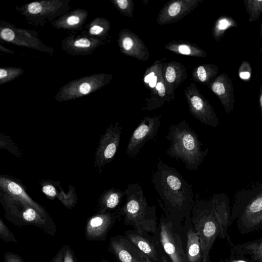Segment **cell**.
I'll return each mask as SVG.
<instances>
[{"instance_id": "29", "label": "cell", "mask_w": 262, "mask_h": 262, "mask_svg": "<svg viewBox=\"0 0 262 262\" xmlns=\"http://www.w3.org/2000/svg\"><path fill=\"white\" fill-rule=\"evenodd\" d=\"M64 247L63 246L52 259L51 262H63Z\"/></svg>"}, {"instance_id": "42", "label": "cell", "mask_w": 262, "mask_h": 262, "mask_svg": "<svg viewBox=\"0 0 262 262\" xmlns=\"http://www.w3.org/2000/svg\"><path fill=\"white\" fill-rule=\"evenodd\" d=\"M7 75V71L4 69L0 70V79H2L5 77Z\"/></svg>"}, {"instance_id": "26", "label": "cell", "mask_w": 262, "mask_h": 262, "mask_svg": "<svg viewBox=\"0 0 262 262\" xmlns=\"http://www.w3.org/2000/svg\"><path fill=\"white\" fill-rule=\"evenodd\" d=\"M180 9V4L178 2L174 3L170 6L168 9V13L171 16H174L179 13Z\"/></svg>"}, {"instance_id": "30", "label": "cell", "mask_w": 262, "mask_h": 262, "mask_svg": "<svg viewBox=\"0 0 262 262\" xmlns=\"http://www.w3.org/2000/svg\"><path fill=\"white\" fill-rule=\"evenodd\" d=\"M197 74L199 79L203 82L206 79L207 74L203 66H200L197 70Z\"/></svg>"}, {"instance_id": "8", "label": "cell", "mask_w": 262, "mask_h": 262, "mask_svg": "<svg viewBox=\"0 0 262 262\" xmlns=\"http://www.w3.org/2000/svg\"><path fill=\"white\" fill-rule=\"evenodd\" d=\"M122 126L119 124H111L100 136L98 146L95 156L94 167L99 173L102 167L112 161L120 144Z\"/></svg>"}, {"instance_id": "2", "label": "cell", "mask_w": 262, "mask_h": 262, "mask_svg": "<svg viewBox=\"0 0 262 262\" xmlns=\"http://www.w3.org/2000/svg\"><path fill=\"white\" fill-rule=\"evenodd\" d=\"M165 138L170 143L167 154L182 161L188 170H196L208 154V148H202L198 135L185 121L169 126Z\"/></svg>"}, {"instance_id": "46", "label": "cell", "mask_w": 262, "mask_h": 262, "mask_svg": "<svg viewBox=\"0 0 262 262\" xmlns=\"http://www.w3.org/2000/svg\"><path fill=\"white\" fill-rule=\"evenodd\" d=\"M101 262H110L108 260H106L105 259H102L101 260Z\"/></svg>"}, {"instance_id": "41", "label": "cell", "mask_w": 262, "mask_h": 262, "mask_svg": "<svg viewBox=\"0 0 262 262\" xmlns=\"http://www.w3.org/2000/svg\"><path fill=\"white\" fill-rule=\"evenodd\" d=\"M155 76V73L154 72L150 73L149 74L147 75L144 79V81L146 83H149L150 80L152 79V78Z\"/></svg>"}, {"instance_id": "4", "label": "cell", "mask_w": 262, "mask_h": 262, "mask_svg": "<svg viewBox=\"0 0 262 262\" xmlns=\"http://www.w3.org/2000/svg\"><path fill=\"white\" fill-rule=\"evenodd\" d=\"M190 220L200 238L203 262H209V254L215 239L218 236H226L211 198L205 200L196 195Z\"/></svg>"}, {"instance_id": "23", "label": "cell", "mask_w": 262, "mask_h": 262, "mask_svg": "<svg viewBox=\"0 0 262 262\" xmlns=\"http://www.w3.org/2000/svg\"><path fill=\"white\" fill-rule=\"evenodd\" d=\"M1 37L5 40L10 41L14 38L15 34L10 29L5 28L1 31Z\"/></svg>"}, {"instance_id": "15", "label": "cell", "mask_w": 262, "mask_h": 262, "mask_svg": "<svg viewBox=\"0 0 262 262\" xmlns=\"http://www.w3.org/2000/svg\"><path fill=\"white\" fill-rule=\"evenodd\" d=\"M126 194L125 189L122 190L111 188L105 190L99 199L97 213H103L116 209L120 204Z\"/></svg>"}, {"instance_id": "9", "label": "cell", "mask_w": 262, "mask_h": 262, "mask_svg": "<svg viewBox=\"0 0 262 262\" xmlns=\"http://www.w3.org/2000/svg\"><path fill=\"white\" fill-rule=\"evenodd\" d=\"M160 124L158 118H145L141 121L128 140L126 153L130 158H135L145 143L156 136Z\"/></svg>"}, {"instance_id": "37", "label": "cell", "mask_w": 262, "mask_h": 262, "mask_svg": "<svg viewBox=\"0 0 262 262\" xmlns=\"http://www.w3.org/2000/svg\"><path fill=\"white\" fill-rule=\"evenodd\" d=\"M179 51L183 54L188 55L190 53V48L186 45H181L179 48Z\"/></svg>"}, {"instance_id": "28", "label": "cell", "mask_w": 262, "mask_h": 262, "mask_svg": "<svg viewBox=\"0 0 262 262\" xmlns=\"http://www.w3.org/2000/svg\"><path fill=\"white\" fill-rule=\"evenodd\" d=\"M91 45L90 41L86 38H81L74 42V46L76 47L88 48Z\"/></svg>"}, {"instance_id": "18", "label": "cell", "mask_w": 262, "mask_h": 262, "mask_svg": "<svg viewBox=\"0 0 262 262\" xmlns=\"http://www.w3.org/2000/svg\"><path fill=\"white\" fill-rule=\"evenodd\" d=\"M39 183L41 186V190L47 198L50 200H55L56 190L60 182L51 180H42Z\"/></svg>"}, {"instance_id": "17", "label": "cell", "mask_w": 262, "mask_h": 262, "mask_svg": "<svg viewBox=\"0 0 262 262\" xmlns=\"http://www.w3.org/2000/svg\"><path fill=\"white\" fill-rule=\"evenodd\" d=\"M69 188L68 192L66 193L60 186L59 191H58V189L56 190L55 198L58 199L67 208L72 209L77 203V195L74 186L69 185Z\"/></svg>"}, {"instance_id": "33", "label": "cell", "mask_w": 262, "mask_h": 262, "mask_svg": "<svg viewBox=\"0 0 262 262\" xmlns=\"http://www.w3.org/2000/svg\"><path fill=\"white\" fill-rule=\"evenodd\" d=\"M156 89L158 91L160 96L163 97L165 94V88L163 83L159 82L156 85Z\"/></svg>"}, {"instance_id": "19", "label": "cell", "mask_w": 262, "mask_h": 262, "mask_svg": "<svg viewBox=\"0 0 262 262\" xmlns=\"http://www.w3.org/2000/svg\"><path fill=\"white\" fill-rule=\"evenodd\" d=\"M243 250L250 254L252 257L259 261L262 259V242L251 243L243 246Z\"/></svg>"}, {"instance_id": "16", "label": "cell", "mask_w": 262, "mask_h": 262, "mask_svg": "<svg viewBox=\"0 0 262 262\" xmlns=\"http://www.w3.org/2000/svg\"><path fill=\"white\" fill-rule=\"evenodd\" d=\"M211 200L221 221L224 233L226 236L229 221L230 206L228 196L225 193L213 194Z\"/></svg>"}, {"instance_id": "6", "label": "cell", "mask_w": 262, "mask_h": 262, "mask_svg": "<svg viewBox=\"0 0 262 262\" xmlns=\"http://www.w3.org/2000/svg\"><path fill=\"white\" fill-rule=\"evenodd\" d=\"M234 196V209L241 210L242 225L252 228L262 225V182L238 190Z\"/></svg>"}, {"instance_id": "10", "label": "cell", "mask_w": 262, "mask_h": 262, "mask_svg": "<svg viewBox=\"0 0 262 262\" xmlns=\"http://www.w3.org/2000/svg\"><path fill=\"white\" fill-rule=\"evenodd\" d=\"M108 251L116 262H154L123 235L112 237Z\"/></svg>"}, {"instance_id": "47", "label": "cell", "mask_w": 262, "mask_h": 262, "mask_svg": "<svg viewBox=\"0 0 262 262\" xmlns=\"http://www.w3.org/2000/svg\"><path fill=\"white\" fill-rule=\"evenodd\" d=\"M259 262H262V259L259 260Z\"/></svg>"}, {"instance_id": "44", "label": "cell", "mask_w": 262, "mask_h": 262, "mask_svg": "<svg viewBox=\"0 0 262 262\" xmlns=\"http://www.w3.org/2000/svg\"><path fill=\"white\" fill-rule=\"evenodd\" d=\"M260 105L261 114H262V94L261 95L260 97Z\"/></svg>"}, {"instance_id": "14", "label": "cell", "mask_w": 262, "mask_h": 262, "mask_svg": "<svg viewBox=\"0 0 262 262\" xmlns=\"http://www.w3.org/2000/svg\"><path fill=\"white\" fill-rule=\"evenodd\" d=\"M185 231V252L188 262H203L200 238L194 229L191 220L184 224Z\"/></svg>"}, {"instance_id": "12", "label": "cell", "mask_w": 262, "mask_h": 262, "mask_svg": "<svg viewBox=\"0 0 262 262\" xmlns=\"http://www.w3.org/2000/svg\"><path fill=\"white\" fill-rule=\"evenodd\" d=\"M124 236L137 248L154 262H161L165 253L159 237L149 233L128 230Z\"/></svg>"}, {"instance_id": "3", "label": "cell", "mask_w": 262, "mask_h": 262, "mask_svg": "<svg viewBox=\"0 0 262 262\" xmlns=\"http://www.w3.org/2000/svg\"><path fill=\"white\" fill-rule=\"evenodd\" d=\"M125 190V202L117 211L118 214L123 217L124 223L131 226L135 230L159 237L156 206H148L142 187L138 183L129 184Z\"/></svg>"}, {"instance_id": "13", "label": "cell", "mask_w": 262, "mask_h": 262, "mask_svg": "<svg viewBox=\"0 0 262 262\" xmlns=\"http://www.w3.org/2000/svg\"><path fill=\"white\" fill-rule=\"evenodd\" d=\"M0 189L31 206L42 217L52 220L46 209L34 201L26 192L25 186L19 180L9 176L2 174L0 176Z\"/></svg>"}, {"instance_id": "5", "label": "cell", "mask_w": 262, "mask_h": 262, "mask_svg": "<svg viewBox=\"0 0 262 262\" xmlns=\"http://www.w3.org/2000/svg\"><path fill=\"white\" fill-rule=\"evenodd\" d=\"M0 203L5 212V217L14 225H32L51 236L55 235L56 227L53 220L42 217L31 206L1 189Z\"/></svg>"}, {"instance_id": "24", "label": "cell", "mask_w": 262, "mask_h": 262, "mask_svg": "<svg viewBox=\"0 0 262 262\" xmlns=\"http://www.w3.org/2000/svg\"><path fill=\"white\" fill-rule=\"evenodd\" d=\"M212 91L218 95H222L225 93L226 89L223 83L215 82L212 87Z\"/></svg>"}, {"instance_id": "40", "label": "cell", "mask_w": 262, "mask_h": 262, "mask_svg": "<svg viewBox=\"0 0 262 262\" xmlns=\"http://www.w3.org/2000/svg\"><path fill=\"white\" fill-rule=\"evenodd\" d=\"M157 78L156 76H154L152 79L150 80L149 84L150 87L154 88L156 86Z\"/></svg>"}, {"instance_id": "45", "label": "cell", "mask_w": 262, "mask_h": 262, "mask_svg": "<svg viewBox=\"0 0 262 262\" xmlns=\"http://www.w3.org/2000/svg\"><path fill=\"white\" fill-rule=\"evenodd\" d=\"M231 262H248V261L243 260H232Z\"/></svg>"}, {"instance_id": "11", "label": "cell", "mask_w": 262, "mask_h": 262, "mask_svg": "<svg viewBox=\"0 0 262 262\" xmlns=\"http://www.w3.org/2000/svg\"><path fill=\"white\" fill-rule=\"evenodd\" d=\"M120 217L117 211L97 213L92 216L85 226L86 239L90 241L105 242L108 232Z\"/></svg>"}, {"instance_id": "31", "label": "cell", "mask_w": 262, "mask_h": 262, "mask_svg": "<svg viewBox=\"0 0 262 262\" xmlns=\"http://www.w3.org/2000/svg\"><path fill=\"white\" fill-rule=\"evenodd\" d=\"M133 46V40L129 37H126L123 40V46L126 50H130Z\"/></svg>"}, {"instance_id": "38", "label": "cell", "mask_w": 262, "mask_h": 262, "mask_svg": "<svg viewBox=\"0 0 262 262\" xmlns=\"http://www.w3.org/2000/svg\"><path fill=\"white\" fill-rule=\"evenodd\" d=\"M117 2L119 7L122 9H125L128 6V2L126 0H117Z\"/></svg>"}, {"instance_id": "34", "label": "cell", "mask_w": 262, "mask_h": 262, "mask_svg": "<svg viewBox=\"0 0 262 262\" xmlns=\"http://www.w3.org/2000/svg\"><path fill=\"white\" fill-rule=\"evenodd\" d=\"M230 23L226 19L221 20L219 23L218 28L220 30H225L228 28Z\"/></svg>"}, {"instance_id": "22", "label": "cell", "mask_w": 262, "mask_h": 262, "mask_svg": "<svg viewBox=\"0 0 262 262\" xmlns=\"http://www.w3.org/2000/svg\"><path fill=\"white\" fill-rule=\"evenodd\" d=\"M4 262H24V261L19 255L7 252L4 255Z\"/></svg>"}, {"instance_id": "27", "label": "cell", "mask_w": 262, "mask_h": 262, "mask_svg": "<svg viewBox=\"0 0 262 262\" xmlns=\"http://www.w3.org/2000/svg\"><path fill=\"white\" fill-rule=\"evenodd\" d=\"M165 77L167 80L169 82L174 81L176 78V72L172 67H168L167 68Z\"/></svg>"}, {"instance_id": "43", "label": "cell", "mask_w": 262, "mask_h": 262, "mask_svg": "<svg viewBox=\"0 0 262 262\" xmlns=\"http://www.w3.org/2000/svg\"><path fill=\"white\" fill-rule=\"evenodd\" d=\"M161 262H170L167 259L165 253H164L163 254Z\"/></svg>"}, {"instance_id": "25", "label": "cell", "mask_w": 262, "mask_h": 262, "mask_svg": "<svg viewBox=\"0 0 262 262\" xmlns=\"http://www.w3.org/2000/svg\"><path fill=\"white\" fill-rule=\"evenodd\" d=\"M28 9L30 13L35 14L41 12L42 7L39 3L33 2L29 5Z\"/></svg>"}, {"instance_id": "1", "label": "cell", "mask_w": 262, "mask_h": 262, "mask_svg": "<svg viewBox=\"0 0 262 262\" xmlns=\"http://www.w3.org/2000/svg\"><path fill=\"white\" fill-rule=\"evenodd\" d=\"M156 167L151 183L160 196V206L168 219L183 225L190 220L195 203L192 186L179 171L160 159Z\"/></svg>"}, {"instance_id": "7", "label": "cell", "mask_w": 262, "mask_h": 262, "mask_svg": "<svg viewBox=\"0 0 262 262\" xmlns=\"http://www.w3.org/2000/svg\"><path fill=\"white\" fill-rule=\"evenodd\" d=\"M159 238L163 250L170 262H188L185 252L184 225L162 214L159 222Z\"/></svg>"}, {"instance_id": "36", "label": "cell", "mask_w": 262, "mask_h": 262, "mask_svg": "<svg viewBox=\"0 0 262 262\" xmlns=\"http://www.w3.org/2000/svg\"><path fill=\"white\" fill-rule=\"evenodd\" d=\"M79 21V18L75 16H72L68 18L67 20V23L70 25H74L77 24Z\"/></svg>"}, {"instance_id": "21", "label": "cell", "mask_w": 262, "mask_h": 262, "mask_svg": "<svg viewBox=\"0 0 262 262\" xmlns=\"http://www.w3.org/2000/svg\"><path fill=\"white\" fill-rule=\"evenodd\" d=\"M64 247L63 262H76L75 255L71 247L67 245H64Z\"/></svg>"}, {"instance_id": "35", "label": "cell", "mask_w": 262, "mask_h": 262, "mask_svg": "<svg viewBox=\"0 0 262 262\" xmlns=\"http://www.w3.org/2000/svg\"><path fill=\"white\" fill-rule=\"evenodd\" d=\"M103 30V28L99 26H94L91 28L90 32L92 34L97 35L99 34Z\"/></svg>"}, {"instance_id": "39", "label": "cell", "mask_w": 262, "mask_h": 262, "mask_svg": "<svg viewBox=\"0 0 262 262\" xmlns=\"http://www.w3.org/2000/svg\"><path fill=\"white\" fill-rule=\"evenodd\" d=\"M239 77L243 79H248L250 77V73L247 71L240 72Z\"/></svg>"}, {"instance_id": "32", "label": "cell", "mask_w": 262, "mask_h": 262, "mask_svg": "<svg viewBox=\"0 0 262 262\" xmlns=\"http://www.w3.org/2000/svg\"><path fill=\"white\" fill-rule=\"evenodd\" d=\"M91 90V85L89 83L85 82L81 84L79 87V91L83 94H88Z\"/></svg>"}, {"instance_id": "20", "label": "cell", "mask_w": 262, "mask_h": 262, "mask_svg": "<svg viewBox=\"0 0 262 262\" xmlns=\"http://www.w3.org/2000/svg\"><path fill=\"white\" fill-rule=\"evenodd\" d=\"M0 238L3 241L8 243H16L17 242L13 233L11 232L1 218L0 219Z\"/></svg>"}]
</instances>
